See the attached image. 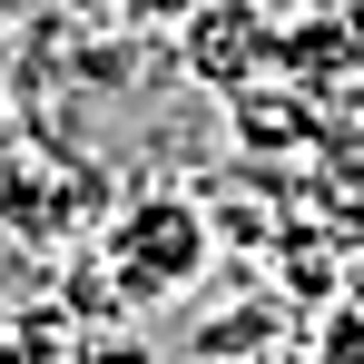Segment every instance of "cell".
Here are the masks:
<instances>
[{
    "instance_id": "cell-1",
    "label": "cell",
    "mask_w": 364,
    "mask_h": 364,
    "mask_svg": "<svg viewBox=\"0 0 364 364\" xmlns=\"http://www.w3.org/2000/svg\"><path fill=\"white\" fill-rule=\"evenodd\" d=\"M109 266H119L128 296H178L187 276L207 266V227H197V207H187V197H148V207H128L119 237H109Z\"/></svg>"
},
{
    "instance_id": "cell-2",
    "label": "cell",
    "mask_w": 364,
    "mask_h": 364,
    "mask_svg": "<svg viewBox=\"0 0 364 364\" xmlns=\"http://www.w3.org/2000/svg\"><path fill=\"white\" fill-rule=\"evenodd\" d=\"M187 60L207 69L217 89L256 79V69L276 60V20H266V0H207V10L187 20Z\"/></svg>"
},
{
    "instance_id": "cell-3",
    "label": "cell",
    "mask_w": 364,
    "mask_h": 364,
    "mask_svg": "<svg viewBox=\"0 0 364 364\" xmlns=\"http://www.w3.org/2000/svg\"><path fill=\"white\" fill-rule=\"evenodd\" d=\"M128 10H138V20H197L207 0H128Z\"/></svg>"
},
{
    "instance_id": "cell-4",
    "label": "cell",
    "mask_w": 364,
    "mask_h": 364,
    "mask_svg": "<svg viewBox=\"0 0 364 364\" xmlns=\"http://www.w3.org/2000/svg\"><path fill=\"white\" fill-rule=\"evenodd\" d=\"M325 10H345V0H325Z\"/></svg>"
}]
</instances>
